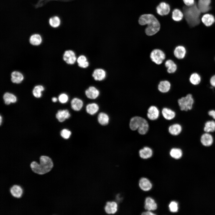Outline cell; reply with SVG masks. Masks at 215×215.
<instances>
[{"mask_svg": "<svg viewBox=\"0 0 215 215\" xmlns=\"http://www.w3.org/2000/svg\"><path fill=\"white\" fill-rule=\"evenodd\" d=\"M204 130L207 133L212 132L215 131V121L210 120L205 123Z\"/></svg>", "mask_w": 215, "mask_h": 215, "instance_id": "obj_31", "label": "cell"}, {"mask_svg": "<svg viewBox=\"0 0 215 215\" xmlns=\"http://www.w3.org/2000/svg\"><path fill=\"white\" fill-rule=\"evenodd\" d=\"M72 109L74 110L78 111L80 110L83 105V101L81 99L76 98L73 99L71 102Z\"/></svg>", "mask_w": 215, "mask_h": 215, "instance_id": "obj_23", "label": "cell"}, {"mask_svg": "<svg viewBox=\"0 0 215 215\" xmlns=\"http://www.w3.org/2000/svg\"><path fill=\"white\" fill-rule=\"evenodd\" d=\"M139 185L141 189L145 191H149L152 187L150 181L148 179L144 177L140 179Z\"/></svg>", "mask_w": 215, "mask_h": 215, "instance_id": "obj_16", "label": "cell"}, {"mask_svg": "<svg viewBox=\"0 0 215 215\" xmlns=\"http://www.w3.org/2000/svg\"><path fill=\"white\" fill-rule=\"evenodd\" d=\"M71 134V131L66 129H63L60 132V135L62 137L65 139H69Z\"/></svg>", "mask_w": 215, "mask_h": 215, "instance_id": "obj_40", "label": "cell"}, {"mask_svg": "<svg viewBox=\"0 0 215 215\" xmlns=\"http://www.w3.org/2000/svg\"><path fill=\"white\" fill-rule=\"evenodd\" d=\"M213 141V137L208 133L206 132L202 134L201 137V142L204 146L208 147L211 146Z\"/></svg>", "mask_w": 215, "mask_h": 215, "instance_id": "obj_11", "label": "cell"}, {"mask_svg": "<svg viewBox=\"0 0 215 215\" xmlns=\"http://www.w3.org/2000/svg\"><path fill=\"white\" fill-rule=\"evenodd\" d=\"M145 208L148 211H153L157 208V205L155 200L150 197L146 198L145 203Z\"/></svg>", "mask_w": 215, "mask_h": 215, "instance_id": "obj_15", "label": "cell"}, {"mask_svg": "<svg viewBox=\"0 0 215 215\" xmlns=\"http://www.w3.org/2000/svg\"><path fill=\"white\" fill-rule=\"evenodd\" d=\"M183 11L185 18L190 26L194 27L199 24L201 12L196 4L190 6L184 7Z\"/></svg>", "mask_w": 215, "mask_h": 215, "instance_id": "obj_3", "label": "cell"}, {"mask_svg": "<svg viewBox=\"0 0 215 215\" xmlns=\"http://www.w3.org/2000/svg\"><path fill=\"white\" fill-rule=\"evenodd\" d=\"M70 116V114L68 110H59L57 113L56 117L59 122H62L64 121L66 119L69 118Z\"/></svg>", "mask_w": 215, "mask_h": 215, "instance_id": "obj_18", "label": "cell"}, {"mask_svg": "<svg viewBox=\"0 0 215 215\" xmlns=\"http://www.w3.org/2000/svg\"><path fill=\"white\" fill-rule=\"evenodd\" d=\"M184 3L187 6H190L194 5V0H183Z\"/></svg>", "mask_w": 215, "mask_h": 215, "instance_id": "obj_42", "label": "cell"}, {"mask_svg": "<svg viewBox=\"0 0 215 215\" xmlns=\"http://www.w3.org/2000/svg\"><path fill=\"white\" fill-rule=\"evenodd\" d=\"M63 59L67 64H73L75 63L77 59L74 52L71 50H68L64 52Z\"/></svg>", "mask_w": 215, "mask_h": 215, "instance_id": "obj_7", "label": "cell"}, {"mask_svg": "<svg viewBox=\"0 0 215 215\" xmlns=\"http://www.w3.org/2000/svg\"><path fill=\"white\" fill-rule=\"evenodd\" d=\"M201 78L200 75L196 73H192L190 76L189 80L193 85H198L200 82Z\"/></svg>", "mask_w": 215, "mask_h": 215, "instance_id": "obj_37", "label": "cell"}, {"mask_svg": "<svg viewBox=\"0 0 215 215\" xmlns=\"http://www.w3.org/2000/svg\"><path fill=\"white\" fill-rule=\"evenodd\" d=\"M194 100L191 94H188L185 96L182 97L178 100L180 109L182 111H187L191 110L194 103Z\"/></svg>", "mask_w": 215, "mask_h": 215, "instance_id": "obj_5", "label": "cell"}, {"mask_svg": "<svg viewBox=\"0 0 215 215\" xmlns=\"http://www.w3.org/2000/svg\"><path fill=\"white\" fill-rule=\"evenodd\" d=\"M182 130L181 126L178 124H173L169 127L168 131L171 135L177 136L179 134Z\"/></svg>", "mask_w": 215, "mask_h": 215, "instance_id": "obj_24", "label": "cell"}, {"mask_svg": "<svg viewBox=\"0 0 215 215\" xmlns=\"http://www.w3.org/2000/svg\"><path fill=\"white\" fill-rule=\"evenodd\" d=\"M99 107L95 103H92L88 104L86 107L87 112L90 115H94L98 111Z\"/></svg>", "mask_w": 215, "mask_h": 215, "instance_id": "obj_33", "label": "cell"}, {"mask_svg": "<svg viewBox=\"0 0 215 215\" xmlns=\"http://www.w3.org/2000/svg\"><path fill=\"white\" fill-rule=\"evenodd\" d=\"M106 76V72L104 70L101 68L96 69L92 74V76L96 81H102L105 78Z\"/></svg>", "mask_w": 215, "mask_h": 215, "instance_id": "obj_14", "label": "cell"}, {"mask_svg": "<svg viewBox=\"0 0 215 215\" xmlns=\"http://www.w3.org/2000/svg\"><path fill=\"white\" fill-rule=\"evenodd\" d=\"M171 86V84L169 81L167 80L162 81L159 83L158 89L162 93H167L170 90Z\"/></svg>", "mask_w": 215, "mask_h": 215, "instance_id": "obj_22", "label": "cell"}, {"mask_svg": "<svg viewBox=\"0 0 215 215\" xmlns=\"http://www.w3.org/2000/svg\"><path fill=\"white\" fill-rule=\"evenodd\" d=\"M210 83L213 87H215V75L213 76L211 78L210 80Z\"/></svg>", "mask_w": 215, "mask_h": 215, "instance_id": "obj_43", "label": "cell"}, {"mask_svg": "<svg viewBox=\"0 0 215 215\" xmlns=\"http://www.w3.org/2000/svg\"><path fill=\"white\" fill-rule=\"evenodd\" d=\"M170 156L176 159L180 158L182 156V151L181 149L178 148H173L170 150Z\"/></svg>", "mask_w": 215, "mask_h": 215, "instance_id": "obj_36", "label": "cell"}, {"mask_svg": "<svg viewBox=\"0 0 215 215\" xmlns=\"http://www.w3.org/2000/svg\"><path fill=\"white\" fill-rule=\"evenodd\" d=\"M68 99V96L65 93H62L59 97V100L62 103H66L67 102Z\"/></svg>", "mask_w": 215, "mask_h": 215, "instance_id": "obj_41", "label": "cell"}, {"mask_svg": "<svg viewBox=\"0 0 215 215\" xmlns=\"http://www.w3.org/2000/svg\"><path fill=\"white\" fill-rule=\"evenodd\" d=\"M139 22L141 25H148L145 29V32L148 36H152L157 33L159 30L160 27V23L153 15L145 14L140 17Z\"/></svg>", "mask_w": 215, "mask_h": 215, "instance_id": "obj_2", "label": "cell"}, {"mask_svg": "<svg viewBox=\"0 0 215 215\" xmlns=\"http://www.w3.org/2000/svg\"><path fill=\"white\" fill-rule=\"evenodd\" d=\"M162 113L164 117L166 119L170 120L173 119L176 115L175 112L167 108H164L162 110Z\"/></svg>", "mask_w": 215, "mask_h": 215, "instance_id": "obj_26", "label": "cell"}, {"mask_svg": "<svg viewBox=\"0 0 215 215\" xmlns=\"http://www.w3.org/2000/svg\"><path fill=\"white\" fill-rule=\"evenodd\" d=\"M11 80L14 83H20L24 79L22 74L19 72L14 71L11 74Z\"/></svg>", "mask_w": 215, "mask_h": 215, "instance_id": "obj_28", "label": "cell"}, {"mask_svg": "<svg viewBox=\"0 0 215 215\" xmlns=\"http://www.w3.org/2000/svg\"><path fill=\"white\" fill-rule=\"evenodd\" d=\"M173 53L176 57L179 59H182L184 58L185 56L186 50L183 46L179 45L176 47Z\"/></svg>", "mask_w": 215, "mask_h": 215, "instance_id": "obj_17", "label": "cell"}, {"mask_svg": "<svg viewBox=\"0 0 215 215\" xmlns=\"http://www.w3.org/2000/svg\"><path fill=\"white\" fill-rule=\"evenodd\" d=\"M30 166L32 171L36 173L43 175L50 172L53 166L52 159L49 156L42 155L39 157V163L35 161L31 162Z\"/></svg>", "mask_w": 215, "mask_h": 215, "instance_id": "obj_1", "label": "cell"}, {"mask_svg": "<svg viewBox=\"0 0 215 215\" xmlns=\"http://www.w3.org/2000/svg\"><path fill=\"white\" fill-rule=\"evenodd\" d=\"M183 16V13L178 9H175L173 11L172 18L175 21L179 22L181 21L182 19Z\"/></svg>", "mask_w": 215, "mask_h": 215, "instance_id": "obj_35", "label": "cell"}, {"mask_svg": "<svg viewBox=\"0 0 215 215\" xmlns=\"http://www.w3.org/2000/svg\"><path fill=\"white\" fill-rule=\"evenodd\" d=\"M117 205L115 202H108L105 207L106 212L108 214H114L117 211Z\"/></svg>", "mask_w": 215, "mask_h": 215, "instance_id": "obj_19", "label": "cell"}, {"mask_svg": "<svg viewBox=\"0 0 215 215\" xmlns=\"http://www.w3.org/2000/svg\"><path fill=\"white\" fill-rule=\"evenodd\" d=\"M3 99L5 103L7 105L11 103H14L16 102L17 98L16 96L12 93H6L3 96Z\"/></svg>", "mask_w": 215, "mask_h": 215, "instance_id": "obj_27", "label": "cell"}, {"mask_svg": "<svg viewBox=\"0 0 215 215\" xmlns=\"http://www.w3.org/2000/svg\"><path fill=\"white\" fill-rule=\"evenodd\" d=\"M42 41L41 35L38 33L32 34L30 37L29 42L33 45H38L40 44Z\"/></svg>", "mask_w": 215, "mask_h": 215, "instance_id": "obj_25", "label": "cell"}, {"mask_svg": "<svg viewBox=\"0 0 215 215\" xmlns=\"http://www.w3.org/2000/svg\"><path fill=\"white\" fill-rule=\"evenodd\" d=\"M49 22L51 27L56 28L60 26L61 24V20L59 16H54L50 18Z\"/></svg>", "mask_w": 215, "mask_h": 215, "instance_id": "obj_32", "label": "cell"}, {"mask_svg": "<svg viewBox=\"0 0 215 215\" xmlns=\"http://www.w3.org/2000/svg\"><path fill=\"white\" fill-rule=\"evenodd\" d=\"M52 100L53 102H56L57 101V99L56 98L54 97L52 98Z\"/></svg>", "mask_w": 215, "mask_h": 215, "instance_id": "obj_46", "label": "cell"}, {"mask_svg": "<svg viewBox=\"0 0 215 215\" xmlns=\"http://www.w3.org/2000/svg\"><path fill=\"white\" fill-rule=\"evenodd\" d=\"M156 12L158 14L161 16L168 15L170 10L169 5L165 2L160 3L156 8Z\"/></svg>", "mask_w": 215, "mask_h": 215, "instance_id": "obj_9", "label": "cell"}, {"mask_svg": "<svg viewBox=\"0 0 215 215\" xmlns=\"http://www.w3.org/2000/svg\"><path fill=\"white\" fill-rule=\"evenodd\" d=\"M208 115L211 116L215 120V110H211L208 112Z\"/></svg>", "mask_w": 215, "mask_h": 215, "instance_id": "obj_44", "label": "cell"}, {"mask_svg": "<svg viewBox=\"0 0 215 215\" xmlns=\"http://www.w3.org/2000/svg\"><path fill=\"white\" fill-rule=\"evenodd\" d=\"M150 57L151 60L157 64H161L165 58L164 52L159 49H155L151 52Z\"/></svg>", "mask_w": 215, "mask_h": 215, "instance_id": "obj_6", "label": "cell"}, {"mask_svg": "<svg viewBox=\"0 0 215 215\" xmlns=\"http://www.w3.org/2000/svg\"><path fill=\"white\" fill-rule=\"evenodd\" d=\"M170 211L172 212H176L178 211V207L177 203L174 201L171 202L169 205Z\"/></svg>", "mask_w": 215, "mask_h": 215, "instance_id": "obj_39", "label": "cell"}, {"mask_svg": "<svg viewBox=\"0 0 215 215\" xmlns=\"http://www.w3.org/2000/svg\"><path fill=\"white\" fill-rule=\"evenodd\" d=\"M165 65L167 68V72L169 73H174L177 70L176 65L171 60L168 59L165 62Z\"/></svg>", "mask_w": 215, "mask_h": 215, "instance_id": "obj_29", "label": "cell"}, {"mask_svg": "<svg viewBox=\"0 0 215 215\" xmlns=\"http://www.w3.org/2000/svg\"><path fill=\"white\" fill-rule=\"evenodd\" d=\"M211 0H198L197 7L201 13H205L209 11Z\"/></svg>", "mask_w": 215, "mask_h": 215, "instance_id": "obj_10", "label": "cell"}, {"mask_svg": "<svg viewBox=\"0 0 215 215\" xmlns=\"http://www.w3.org/2000/svg\"><path fill=\"white\" fill-rule=\"evenodd\" d=\"M140 156L143 159H147L153 155L152 150L147 147H144L139 151Z\"/></svg>", "mask_w": 215, "mask_h": 215, "instance_id": "obj_21", "label": "cell"}, {"mask_svg": "<svg viewBox=\"0 0 215 215\" xmlns=\"http://www.w3.org/2000/svg\"><path fill=\"white\" fill-rule=\"evenodd\" d=\"M142 215H156L155 214L153 213L152 212H150V211H147L143 212L142 214Z\"/></svg>", "mask_w": 215, "mask_h": 215, "instance_id": "obj_45", "label": "cell"}, {"mask_svg": "<svg viewBox=\"0 0 215 215\" xmlns=\"http://www.w3.org/2000/svg\"><path fill=\"white\" fill-rule=\"evenodd\" d=\"M129 126L132 130L138 129L139 133L142 135L146 134L149 128L147 121L144 118L139 116H134L131 119Z\"/></svg>", "mask_w": 215, "mask_h": 215, "instance_id": "obj_4", "label": "cell"}, {"mask_svg": "<svg viewBox=\"0 0 215 215\" xmlns=\"http://www.w3.org/2000/svg\"><path fill=\"white\" fill-rule=\"evenodd\" d=\"M87 97L90 99L96 98L99 94V90L95 87L90 86L85 91Z\"/></svg>", "mask_w": 215, "mask_h": 215, "instance_id": "obj_13", "label": "cell"}, {"mask_svg": "<svg viewBox=\"0 0 215 215\" xmlns=\"http://www.w3.org/2000/svg\"><path fill=\"white\" fill-rule=\"evenodd\" d=\"M159 115V111L157 108L154 106H151L148 110L147 116L148 118L151 120L157 119Z\"/></svg>", "mask_w": 215, "mask_h": 215, "instance_id": "obj_12", "label": "cell"}, {"mask_svg": "<svg viewBox=\"0 0 215 215\" xmlns=\"http://www.w3.org/2000/svg\"><path fill=\"white\" fill-rule=\"evenodd\" d=\"M203 23L206 26H210L215 22L214 16L211 14H206L204 15L201 18Z\"/></svg>", "mask_w": 215, "mask_h": 215, "instance_id": "obj_20", "label": "cell"}, {"mask_svg": "<svg viewBox=\"0 0 215 215\" xmlns=\"http://www.w3.org/2000/svg\"><path fill=\"white\" fill-rule=\"evenodd\" d=\"M109 117L107 114L105 113H100L98 117V120L100 124L102 125H107L109 121Z\"/></svg>", "mask_w": 215, "mask_h": 215, "instance_id": "obj_34", "label": "cell"}, {"mask_svg": "<svg viewBox=\"0 0 215 215\" xmlns=\"http://www.w3.org/2000/svg\"><path fill=\"white\" fill-rule=\"evenodd\" d=\"M0 125H1V122H2V119L1 116H0Z\"/></svg>", "mask_w": 215, "mask_h": 215, "instance_id": "obj_47", "label": "cell"}, {"mask_svg": "<svg viewBox=\"0 0 215 215\" xmlns=\"http://www.w3.org/2000/svg\"><path fill=\"white\" fill-rule=\"evenodd\" d=\"M77 62L79 67L82 68L87 67L89 65L86 57L84 55L80 56L77 59Z\"/></svg>", "mask_w": 215, "mask_h": 215, "instance_id": "obj_30", "label": "cell"}, {"mask_svg": "<svg viewBox=\"0 0 215 215\" xmlns=\"http://www.w3.org/2000/svg\"><path fill=\"white\" fill-rule=\"evenodd\" d=\"M44 90V87L42 85H39L36 86L33 91V96L39 98L42 96V91Z\"/></svg>", "mask_w": 215, "mask_h": 215, "instance_id": "obj_38", "label": "cell"}, {"mask_svg": "<svg viewBox=\"0 0 215 215\" xmlns=\"http://www.w3.org/2000/svg\"><path fill=\"white\" fill-rule=\"evenodd\" d=\"M9 192L13 197L19 199L22 196L23 193V190L20 185L14 184L10 188Z\"/></svg>", "mask_w": 215, "mask_h": 215, "instance_id": "obj_8", "label": "cell"}]
</instances>
